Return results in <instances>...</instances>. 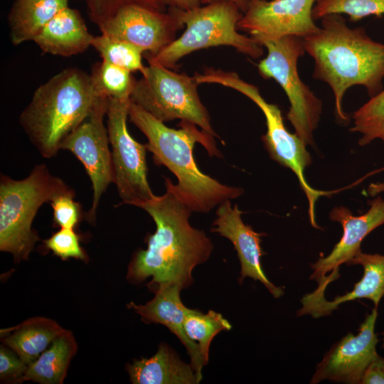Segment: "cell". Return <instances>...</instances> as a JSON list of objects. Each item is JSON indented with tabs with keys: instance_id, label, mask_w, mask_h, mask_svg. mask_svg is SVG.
Segmentation results:
<instances>
[{
	"instance_id": "1",
	"label": "cell",
	"mask_w": 384,
	"mask_h": 384,
	"mask_svg": "<svg viewBox=\"0 0 384 384\" xmlns=\"http://www.w3.org/2000/svg\"><path fill=\"white\" fill-rule=\"evenodd\" d=\"M165 186L162 196L139 207L152 218L156 230L146 238V249L133 256L127 277L141 282L151 277V287L172 284L183 289L192 284L193 270L208 260L213 245L203 230L190 224L193 211L168 177Z\"/></svg>"
},
{
	"instance_id": "2",
	"label": "cell",
	"mask_w": 384,
	"mask_h": 384,
	"mask_svg": "<svg viewBox=\"0 0 384 384\" xmlns=\"http://www.w3.org/2000/svg\"><path fill=\"white\" fill-rule=\"evenodd\" d=\"M303 43L314 60L313 78L331 87L336 117L348 124L350 117L343 109L346 92L361 85L372 97L383 89L384 43L373 41L364 28H350L341 14L321 18L319 30L304 38Z\"/></svg>"
},
{
	"instance_id": "3",
	"label": "cell",
	"mask_w": 384,
	"mask_h": 384,
	"mask_svg": "<svg viewBox=\"0 0 384 384\" xmlns=\"http://www.w3.org/2000/svg\"><path fill=\"white\" fill-rule=\"evenodd\" d=\"M129 117L146 137L145 146L152 153L154 163L166 166L176 176L175 187L193 212L208 213L243 193L242 188L223 184L198 169L193 151L196 142L211 156L220 158L221 154L214 137L198 130L195 124L181 121L179 129L170 128L131 100Z\"/></svg>"
},
{
	"instance_id": "4",
	"label": "cell",
	"mask_w": 384,
	"mask_h": 384,
	"mask_svg": "<svg viewBox=\"0 0 384 384\" xmlns=\"http://www.w3.org/2000/svg\"><path fill=\"white\" fill-rule=\"evenodd\" d=\"M96 98L90 75L68 68L36 88L19 115V124L38 152L50 159L87 117Z\"/></svg>"
},
{
	"instance_id": "5",
	"label": "cell",
	"mask_w": 384,
	"mask_h": 384,
	"mask_svg": "<svg viewBox=\"0 0 384 384\" xmlns=\"http://www.w3.org/2000/svg\"><path fill=\"white\" fill-rule=\"evenodd\" d=\"M74 191L43 164H36L24 178H0V250L11 254L16 262L28 260L40 240L32 228L40 208L56 196Z\"/></svg>"
},
{
	"instance_id": "6",
	"label": "cell",
	"mask_w": 384,
	"mask_h": 384,
	"mask_svg": "<svg viewBox=\"0 0 384 384\" xmlns=\"http://www.w3.org/2000/svg\"><path fill=\"white\" fill-rule=\"evenodd\" d=\"M168 11L186 25L185 31L156 55H145L168 68L174 69L181 58L193 51L213 46H232L254 59L264 53L254 38L237 31L242 12L233 3L215 1L191 10L169 7Z\"/></svg>"
},
{
	"instance_id": "7",
	"label": "cell",
	"mask_w": 384,
	"mask_h": 384,
	"mask_svg": "<svg viewBox=\"0 0 384 384\" xmlns=\"http://www.w3.org/2000/svg\"><path fill=\"white\" fill-rule=\"evenodd\" d=\"M194 76L198 84L215 83L240 92L262 110L267 126V132L262 137L264 146L272 159L291 169L296 175L308 201L311 225L319 229L315 220L316 202L320 196L330 195L334 191L316 190L308 183L304 170L311 165L312 159L306 149L307 144L296 133L292 134L287 130L279 107L267 102L257 86L243 80L235 72L208 68Z\"/></svg>"
},
{
	"instance_id": "8",
	"label": "cell",
	"mask_w": 384,
	"mask_h": 384,
	"mask_svg": "<svg viewBox=\"0 0 384 384\" xmlns=\"http://www.w3.org/2000/svg\"><path fill=\"white\" fill-rule=\"evenodd\" d=\"M146 58L149 65L145 74L136 81L131 102L163 122L179 119L219 138L199 97L195 77L176 73L154 58Z\"/></svg>"
},
{
	"instance_id": "9",
	"label": "cell",
	"mask_w": 384,
	"mask_h": 384,
	"mask_svg": "<svg viewBox=\"0 0 384 384\" xmlns=\"http://www.w3.org/2000/svg\"><path fill=\"white\" fill-rule=\"evenodd\" d=\"M267 50L266 58L257 65L260 75L279 83L287 96L289 108L286 117L295 133L307 144L314 143L322 102L300 78L297 63L304 52L303 38L294 36L257 41Z\"/></svg>"
},
{
	"instance_id": "10",
	"label": "cell",
	"mask_w": 384,
	"mask_h": 384,
	"mask_svg": "<svg viewBox=\"0 0 384 384\" xmlns=\"http://www.w3.org/2000/svg\"><path fill=\"white\" fill-rule=\"evenodd\" d=\"M130 99H110L107 126L114 181L122 203L139 207L155 197L147 179L145 144L137 142L127 128Z\"/></svg>"
},
{
	"instance_id": "11",
	"label": "cell",
	"mask_w": 384,
	"mask_h": 384,
	"mask_svg": "<svg viewBox=\"0 0 384 384\" xmlns=\"http://www.w3.org/2000/svg\"><path fill=\"white\" fill-rule=\"evenodd\" d=\"M110 99L97 97L87 117L63 141L60 149L70 151L82 163L91 181L92 201L86 219L94 223L102 198L114 181L107 128L104 124Z\"/></svg>"
},
{
	"instance_id": "12",
	"label": "cell",
	"mask_w": 384,
	"mask_h": 384,
	"mask_svg": "<svg viewBox=\"0 0 384 384\" xmlns=\"http://www.w3.org/2000/svg\"><path fill=\"white\" fill-rule=\"evenodd\" d=\"M317 0H249L238 23L257 42L294 36L304 38L316 33L312 15Z\"/></svg>"
},
{
	"instance_id": "13",
	"label": "cell",
	"mask_w": 384,
	"mask_h": 384,
	"mask_svg": "<svg viewBox=\"0 0 384 384\" xmlns=\"http://www.w3.org/2000/svg\"><path fill=\"white\" fill-rule=\"evenodd\" d=\"M368 201L369 209L358 216L344 206L334 208L329 213L332 221L339 223L343 230L342 237L331 252L311 265L310 279L318 283L316 289L326 291L328 285L337 279L339 267L349 264L361 251L363 239L373 230L384 224V199L378 195Z\"/></svg>"
},
{
	"instance_id": "14",
	"label": "cell",
	"mask_w": 384,
	"mask_h": 384,
	"mask_svg": "<svg viewBox=\"0 0 384 384\" xmlns=\"http://www.w3.org/2000/svg\"><path fill=\"white\" fill-rule=\"evenodd\" d=\"M183 23L171 12L159 11L138 4L122 7L98 26L102 34L130 43L154 56L176 38Z\"/></svg>"
},
{
	"instance_id": "15",
	"label": "cell",
	"mask_w": 384,
	"mask_h": 384,
	"mask_svg": "<svg viewBox=\"0 0 384 384\" xmlns=\"http://www.w3.org/2000/svg\"><path fill=\"white\" fill-rule=\"evenodd\" d=\"M377 316V307H374L360 324L356 335L350 332L335 343L316 365L309 383L329 380L360 384L366 368L378 354L379 340L375 333Z\"/></svg>"
},
{
	"instance_id": "16",
	"label": "cell",
	"mask_w": 384,
	"mask_h": 384,
	"mask_svg": "<svg viewBox=\"0 0 384 384\" xmlns=\"http://www.w3.org/2000/svg\"><path fill=\"white\" fill-rule=\"evenodd\" d=\"M237 204L232 207L230 200L225 201L218 206L211 232L218 233L233 243L240 263L241 280L248 277L260 281L274 298H279L284 294L283 288L269 280L261 263V257L265 254L261 241L265 234L257 233L250 225L245 224Z\"/></svg>"
},
{
	"instance_id": "17",
	"label": "cell",
	"mask_w": 384,
	"mask_h": 384,
	"mask_svg": "<svg viewBox=\"0 0 384 384\" xmlns=\"http://www.w3.org/2000/svg\"><path fill=\"white\" fill-rule=\"evenodd\" d=\"M182 289L172 284H162L155 288L154 297L145 304L129 302V309L134 311L146 323L159 324L166 326L185 346L199 381L206 366L198 343L191 339L184 329V319L188 308L183 304L180 292Z\"/></svg>"
},
{
	"instance_id": "18",
	"label": "cell",
	"mask_w": 384,
	"mask_h": 384,
	"mask_svg": "<svg viewBox=\"0 0 384 384\" xmlns=\"http://www.w3.org/2000/svg\"><path fill=\"white\" fill-rule=\"evenodd\" d=\"M350 265H360L363 269V277L354 284L352 291L332 301H328L324 294H306L301 299L302 307L297 315L309 314L314 319L320 318L330 315L343 303L359 299H369L378 307L384 297V255L368 254L361 250L355 255Z\"/></svg>"
},
{
	"instance_id": "19",
	"label": "cell",
	"mask_w": 384,
	"mask_h": 384,
	"mask_svg": "<svg viewBox=\"0 0 384 384\" xmlns=\"http://www.w3.org/2000/svg\"><path fill=\"white\" fill-rule=\"evenodd\" d=\"M94 38L79 11L65 7L35 38L43 53L70 57L85 52Z\"/></svg>"
},
{
	"instance_id": "20",
	"label": "cell",
	"mask_w": 384,
	"mask_h": 384,
	"mask_svg": "<svg viewBox=\"0 0 384 384\" xmlns=\"http://www.w3.org/2000/svg\"><path fill=\"white\" fill-rule=\"evenodd\" d=\"M134 384H196L200 381L191 364L184 363L166 344L161 343L149 358L133 360L127 365Z\"/></svg>"
},
{
	"instance_id": "21",
	"label": "cell",
	"mask_w": 384,
	"mask_h": 384,
	"mask_svg": "<svg viewBox=\"0 0 384 384\" xmlns=\"http://www.w3.org/2000/svg\"><path fill=\"white\" fill-rule=\"evenodd\" d=\"M64 330L53 319L35 316L15 326L1 329L0 334L4 345L29 366Z\"/></svg>"
},
{
	"instance_id": "22",
	"label": "cell",
	"mask_w": 384,
	"mask_h": 384,
	"mask_svg": "<svg viewBox=\"0 0 384 384\" xmlns=\"http://www.w3.org/2000/svg\"><path fill=\"white\" fill-rule=\"evenodd\" d=\"M69 0H15L8 14L10 38L14 46L33 41L47 23Z\"/></svg>"
},
{
	"instance_id": "23",
	"label": "cell",
	"mask_w": 384,
	"mask_h": 384,
	"mask_svg": "<svg viewBox=\"0 0 384 384\" xmlns=\"http://www.w3.org/2000/svg\"><path fill=\"white\" fill-rule=\"evenodd\" d=\"M77 350L78 343L73 333L65 329L39 357L28 366L21 382L62 384Z\"/></svg>"
},
{
	"instance_id": "24",
	"label": "cell",
	"mask_w": 384,
	"mask_h": 384,
	"mask_svg": "<svg viewBox=\"0 0 384 384\" xmlns=\"http://www.w3.org/2000/svg\"><path fill=\"white\" fill-rule=\"evenodd\" d=\"M90 76L96 96L108 99H130L137 81L132 72L103 60L93 65Z\"/></svg>"
},
{
	"instance_id": "25",
	"label": "cell",
	"mask_w": 384,
	"mask_h": 384,
	"mask_svg": "<svg viewBox=\"0 0 384 384\" xmlns=\"http://www.w3.org/2000/svg\"><path fill=\"white\" fill-rule=\"evenodd\" d=\"M183 324L188 336L198 343L206 365L208 362L209 348L213 338L219 332L232 329V325L221 314L213 310L203 314L198 310L189 309Z\"/></svg>"
},
{
	"instance_id": "26",
	"label": "cell",
	"mask_w": 384,
	"mask_h": 384,
	"mask_svg": "<svg viewBox=\"0 0 384 384\" xmlns=\"http://www.w3.org/2000/svg\"><path fill=\"white\" fill-rule=\"evenodd\" d=\"M102 60L124 68L132 73L144 75L146 67L142 63L144 52L137 46L104 34L94 36L92 46Z\"/></svg>"
},
{
	"instance_id": "27",
	"label": "cell",
	"mask_w": 384,
	"mask_h": 384,
	"mask_svg": "<svg viewBox=\"0 0 384 384\" xmlns=\"http://www.w3.org/2000/svg\"><path fill=\"white\" fill-rule=\"evenodd\" d=\"M351 132L360 133L358 144L364 146L375 139L384 143V88L355 111Z\"/></svg>"
},
{
	"instance_id": "28",
	"label": "cell",
	"mask_w": 384,
	"mask_h": 384,
	"mask_svg": "<svg viewBox=\"0 0 384 384\" xmlns=\"http://www.w3.org/2000/svg\"><path fill=\"white\" fill-rule=\"evenodd\" d=\"M346 14L351 21L384 15V0H317L312 15L315 20L329 14Z\"/></svg>"
},
{
	"instance_id": "29",
	"label": "cell",
	"mask_w": 384,
	"mask_h": 384,
	"mask_svg": "<svg viewBox=\"0 0 384 384\" xmlns=\"http://www.w3.org/2000/svg\"><path fill=\"white\" fill-rule=\"evenodd\" d=\"M90 21L97 27L111 18L122 7L138 4L154 10L166 11L162 0H85Z\"/></svg>"
},
{
	"instance_id": "30",
	"label": "cell",
	"mask_w": 384,
	"mask_h": 384,
	"mask_svg": "<svg viewBox=\"0 0 384 384\" xmlns=\"http://www.w3.org/2000/svg\"><path fill=\"white\" fill-rule=\"evenodd\" d=\"M46 247L62 260L74 258L87 262L89 257L81 247L78 235L71 228H60L43 240Z\"/></svg>"
},
{
	"instance_id": "31",
	"label": "cell",
	"mask_w": 384,
	"mask_h": 384,
	"mask_svg": "<svg viewBox=\"0 0 384 384\" xmlns=\"http://www.w3.org/2000/svg\"><path fill=\"white\" fill-rule=\"evenodd\" d=\"M75 191L56 196L49 203L53 210V223L60 228L74 229L82 218V206L74 201Z\"/></svg>"
},
{
	"instance_id": "32",
	"label": "cell",
	"mask_w": 384,
	"mask_h": 384,
	"mask_svg": "<svg viewBox=\"0 0 384 384\" xmlns=\"http://www.w3.org/2000/svg\"><path fill=\"white\" fill-rule=\"evenodd\" d=\"M28 365L8 346L0 348V378L1 381L21 383Z\"/></svg>"
},
{
	"instance_id": "33",
	"label": "cell",
	"mask_w": 384,
	"mask_h": 384,
	"mask_svg": "<svg viewBox=\"0 0 384 384\" xmlns=\"http://www.w3.org/2000/svg\"><path fill=\"white\" fill-rule=\"evenodd\" d=\"M360 384H384V357L377 354L366 368Z\"/></svg>"
},
{
	"instance_id": "34",
	"label": "cell",
	"mask_w": 384,
	"mask_h": 384,
	"mask_svg": "<svg viewBox=\"0 0 384 384\" xmlns=\"http://www.w3.org/2000/svg\"><path fill=\"white\" fill-rule=\"evenodd\" d=\"M206 0H162L166 6L181 10H191L201 6L205 4Z\"/></svg>"
},
{
	"instance_id": "35",
	"label": "cell",
	"mask_w": 384,
	"mask_h": 384,
	"mask_svg": "<svg viewBox=\"0 0 384 384\" xmlns=\"http://www.w3.org/2000/svg\"><path fill=\"white\" fill-rule=\"evenodd\" d=\"M366 193L370 197L384 193V181L370 183L366 189Z\"/></svg>"
},
{
	"instance_id": "36",
	"label": "cell",
	"mask_w": 384,
	"mask_h": 384,
	"mask_svg": "<svg viewBox=\"0 0 384 384\" xmlns=\"http://www.w3.org/2000/svg\"><path fill=\"white\" fill-rule=\"evenodd\" d=\"M215 1H228L233 3L242 13H245L247 7L249 0H206L205 4H209Z\"/></svg>"
},
{
	"instance_id": "37",
	"label": "cell",
	"mask_w": 384,
	"mask_h": 384,
	"mask_svg": "<svg viewBox=\"0 0 384 384\" xmlns=\"http://www.w3.org/2000/svg\"><path fill=\"white\" fill-rule=\"evenodd\" d=\"M382 336H383V338H382V348H384V331L382 332Z\"/></svg>"
},
{
	"instance_id": "38",
	"label": "cell",
	"mask_w": 384,
	"mask_h": 384,
	"mask_svg": "<svg viewBox=\"0 0 384 384\" xmlns=\"http://www.w3.org/2000/svg\"><path fill=\"white\" fill-rule=\"evenodd\" d=\"M85 1V0H84Z\"/></svg>"
}]
</instances>
